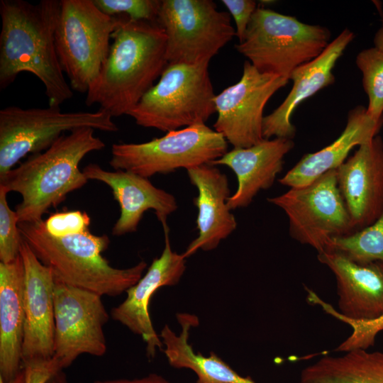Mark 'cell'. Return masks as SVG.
<instances>
[{"instance_id":"22","label":"cell","mask_w":383,"mask_h":383,"mask_svg":"<svg viewBox=\"0 0 383 383\" xmlns=\"http://www.w3.org/2000/svg\"><path fill=\"white\" fill-rule=\"evenodd\" d=\"M383 118L376 121L358 105L348 114L346 126L340 135L323 149L304 155L279 182L289 188L305 186L324 173L337 169L348 158L353 148L371 141L378 135Z\"/></svg>"},{"instance_id":"23","label":"cell","mask_w":383,"mask_h":383,"mask_svg":"<svg viewBox=\"0 0 383 383\" xmlns=\"http://www.w3.org/2000/svg\"><path fill=\"white\" fill-rule=\"evenodd\" d=\"M24 266L21 255L0 262V379L8 382L22 369L25 311Z\"/></svg>"},{"instance_id":"1","label":"cell","mask_w":383,"mask_h":383,"mask_svg":"<svg viewBox=\"0 0 383 383\" xmlns=\"http://www.w3.org/2000/svg\"><path fill=\"white\" fill-rule=\"evenodd\" d=\"M60 0H1L0 89L18 74H34L44 85L50 106H60L73 96L57 56L55 33Z\"/></svg>"},{"instance_id":"35","label":"cell","mask_w":383,"mask_h":383,"mask_svg":"<svg viewBox=\"0 0 383 383\" xmlns=\"http://www.w3.org/2000/svg\"><path fill=\"white\" fill-rule=\"evenodd\" d=\"M46 383H69L66 374L63 370L53 374Z\"/></svg>"},{"instance_id":"10","label":"cell","mask_w":383,"mask_h":383,"mask_svg":"<svg viewBox=\"0 0 383 383\" xmlns=\"http://www.w3.org/2000/svg\"><path fill=\"white\" fill-rule=\"evenodd\" d=\"M157 23L166 35L167 64L209 63L235 35L230 14L211 0H161Z\"/></svg>"},{"instance_id":"34","label":"cell","mask_w":383,"mask_h":383,"mask_svg":"<svg viewBox=\"0 0 383 383\" xmlns=\"http://www.w3.org/2000/svg\"><path fill=\"white\" fill-rule=\"evenodd\" d=\"M94 383H171L157 373H149L141 377L99 379Z\"/></svg>"},{"instance_id":"4","label":"cell","mask_w":383,"mask_h":383,"mask_svg":"<svg viewBox=\"0 0 383 383\" xmlns=\"http://www.w3.org/2000/svg\"><path fill=\"white\" fill-rule=\"evenodd\" d=\"M22 238L39 260L51 268L55 277L69 285L99 295L116 296L126 292L143 277L148 264L141 260L128 268H116L101 253L110 240L89 230L62 238L50 235L44 221L18 223Z\"/></svg>"},{"instance_id":"37","label":"cell","mask_w":383,"mask_h":383,"mask_svg":"<svg viewBox=\"0 0 383 383\" xmlns=\"http://www.w3.org/2000/svg\"><path fill=\"white\" fill-rule=\"evenodd\" d=\"M0 383H26V374L24 369L22 367L18 374L8 382H4L0 379Z\"/></svg>"},{"instance_id":"9","label":"cell","mask_w":383,"mask_h":383,"mask_svg":"<svg viewBox=\"0 0 383 383\" xmlns=\"http://www.w3.org/2000/svg\"><path fill=\"white\" fill-rule=\"evenodd\" d=\"M228 150L225 138L206 123L172 131L160 138L141 143L113 144L109 165L149 178L211 164Z\"/></svg>"},{"instance_id":"17","label":"cell","mask_w":383,"mask_h":383,"mask_svg":"<svg viewBox=\"0 0 383 383\" xmlns=\"http://www.w3.org/2000/svg\"><path fill=\"white\" fill-rule=\"evenodd\" d=\"M87 179L108 185L120 206V216L112 228V235L121 236L137 231L144 213L152 209L163 228L167 217L175 211L177 204L170 193L156 187L148 178L126 170L108 171L90 163L82 170Z\"/></svg>"},{"instance_id":"7","label":"cell","mask_w":383,"mask_h":383,"mask_svg":"<svg viewBox=\"0 0 383 383\" xmlns=\"http://www.w3.org/2000/svg\"><path fill=\"white\" fill-rule=\"evenodd\" d=\"M119 21V16L103 13L93 0H60L55 43L72 90L87 94L96 79Z\"/></svg>"},{"instance_id":"36","label":"cell","mask_w":383,"mask_h":383,"mask_svg":"<svg viewBox=\"0 0 383 383\" xmlns=\"http://www.w3.org/2000/svg\"><path fill=\"white\" fill-rule=\"evenodd\" d=\"M374 47L383 51V23L374 35Z\"/></svg>"},{"instance_id":"18","label":"cell","mask_w":383,"mask_h":383,"mask_svg":"<svg viewBox=\"0 0 383 383\" xmlns=\"http://www.w3.org/2000/svg\"><path fill=\"white\" fill-rule=\"evenodd\" d=\"M317 258L335 277L340 316L371 321L383 315V263L358 264L329 250L318 253Z\"/></svg>"},{"instance_id":"28","label":"cell","mask_w":383,"mask_h":383,"mask_svg":"<svg viewBox=\"0 0 383 383\" xmlns=\"http://www.w3.org/2000/svg\"><path fill=\"white\" fill-rule=\"evenodd\" d=\"M307 301L313 305H318L324 312L335 318L349 325L352 328L351 334L335 348L337 352H348L356 349L367 350L374 345L376 337L383 331V315L371 321H356L340 316L329 303L323 300L312 289L305 287Z\"/></svg>"},{"instance_id":"11","label":"cell","mask_w":383,"mask_h":383,"mask_svg":"<svg viewBox=\"0 0 383 383\" xmlns=\"http://www.w3.org/2000/svg\"><path fill=\"white\" fill-rule=\"evenodd\" d=\"M267 201L287 215L291 237L318 253L326 250L333 238L355 231L338 186L336 169Z\"/></svg>"},{"instance_id":"12","label":"cell","mask_w":383,"mask_h":383,"mask_svg":"<svg viewBox=\"0 0 383 383\" xmlns=\"http://www.w3.org/2000/svg\"><path fill=\"white\" fill-rule=\"evenodd\" d=\"M54 311L52 358L62 370L82 354L101 357L106 353L104 326L110 316L101 295L55 277Z\"/></svg>"},{"instance_id":"6","label":"cell","mask_w":383,"mask_h":383,"mask_svg":"<svg viewBox=\"0 0 383 383\" xmlns=\"http://www.w3.org/2000/svg\"><path fill=\"white\" fill-rule=\"evenodd\" d=\"M209 65L167 64L128 116L138 126L166 133L205 123L216 112Z\"/></svg>"},{"instance_id":"26","label":"cell","mask_w":383,"mask_h":383,"mask_svg":"<svg viewBox=\"0 0 383 383\" xmlns=\"http://www.w3.org/2000/svg\"><path fill=\"white\" fill-rule=\"evenodd\" d=\"M358 264L383 263V212L370 226L333 238L327 249Z\"/></svg>"},{"instance_id":"33","label":"cell","mask_w":383,"mask_h":383,"mask_svg":"<svg viewBox=\"0 0 383 383\" xmlns=\"http://www.w3.org/2000/svg\"><path fill=\"white\" fill-rule=\"evenodd\" d=\"M22 367L25 371L26 383H46L53 374L62 370L53 358L23 362Z\"/></svg>"},{"instance_id":"8","label":"cell","mask_w":383,"mask_h":383,"mask_svg":"<svg viewBox=\"0 0 383 383\" xmlns=\"http://www.w3.org/2000/svg\"><path fill=\"white\" fill-rule=\"evenodd\" d=\"M91 128L116 132L112 116L95 111H62L60 106L23 109L9 106L0 110V177L28 154L47 150L66 132Z\"/></svg>"},{"instance_id":"29","label":"cell","mask_w":383,"mask_h":383,"mask_svg":"<svg viewBox=\"0 0 383 383\" xmlns=\"http://www.w3.org/2000/svg\"><path fill=\"white\" fill-rule=\"evenodd\" d=\"M9 191L0 184V262L13 261L20 255L22 237L18 229V218L7 201Z\"/></svg>"},{"instance_id":"3","label":"cell","mask_w":383,"mask_h":383,"mask_svg":"<svg viewBox=\"0 0 383 383\" xmlns=\"http://www.w3.org/2000/svg\"><path fill=\"white\" fill-rule=\"evenodd\" d=\"M105 146L93 128H82L63 134L47 150L31 155L1 176L0 184L22 196L16 209L18 223L43 220L51 207L84 187L88 179L79 169L80 162Z\"/></svg>"},{"instance_id":"21","label":"cell","mask_w":383,"mask_h":383,"mask_svg":"<svg viewBox=\"0 0 383 383\" xmlns=\"http://www.w3.org/2000/svg\"><path fill=\"white\" fill-rule=\"evenodd\" d=\"M294 147L293 139L264 138L248 148H233L213 161L212 165L230 167L237 177L238 188L228 199L229 209L247 207L261 190L271 187L283 170L285 155Z\"/></svg>"},{"instance_id":"31","label":"cell","mask_w":383,"mask_h":383,"mask_svg":"<svg viewBox=\"0 0 383 383\" xmlns=\"http://www.w3.org/2000/svg\"><path fill=\"white\" fill-rule=\"evenodd\" d=\"M47 232L55 238L82 233L89 229L90 218L86 212L70 211L51 214L44 221Z\"/></svg>"},{"instance_id":"32","label":"cell","mask_w":383,"mask_h":383,"mask_svg":"<svg viewBox=\"0 0 383 383\" xmlns=\"http://www.w3.org/2000/svg\"><path fill=\"white\" fill-rule=\"evenodd\" d=\"M235 23V35L239 43L245 35L251 18L257 9V3L252 0H222Z\"/></svg>"},{"instance_id":"14","label":"cell","mask_w":383,"mask_h":383,"mask_svg":"<svg viewBox=\"0 0 383 383\" xmlns=\"http://www.w3.org/2000/svg\"><path fill=\"white\" fill-rule=\"evenodd\" d=\"M163 229L165 247L162 254L153 260L145 275L126 292L124 301L111 311L112 319L143 338L150 359L163 350L161 338L154 328L149 313L151 298L160 288L177 284L187 268L183 255L172 250L169 227Z\"/></svg>"},{"instance_id":"16","label":"cell","mask_w":383,"mask_h":383,"mask_svg":"<svg viewBox=\"0 0 383 383\" xmlns=\"http://www.w3.org/2000/svg\"><path fill=\"white\" fill-rule=\"evenodd\" d=\"M336 174L355 231L372 224L383 212L382 137L360 145L336 169Z\"/></svg>"},{"instance_id":"5","label":"cell","mask_w":383,"mask_h":383,"mask_svg":"<svg viewBox=\"0 0 383 383\" xmlns=\"http://www.w3.org/2000/svg\"><path fill=\"white\" fill-rule=\"evenodd\" d=\"M331 36L325 26L257 7L243 41L235 48L259 72L289 81L294 70L322 53Z\"/></svg>"},{"instance_id":"24","label":"cell","mask_w":383,"mask_h":383,"mask_svg":"<svg viewBox=\"0 0 383 383\" xmlns=\"http://www.w3.org/2000/svg\"><path fill=\"white\" fill-rule=\"evenodd\" d=\"M177 319L179 333L166 324L160 333L162 351L172 367L192 370L197 377L196 383H257L250 377L239 374L214 353L204 355L194 350L189 339L191 330L199 324L196 316L179 313Z\"/></svg>"},{"instance_id":"2","label":"cell","mask_w":383,"mask_h":383,"mask_svg":"<svg viewBox=\"0 0 383 383\" xmlns=\"http://www.w3.org/2000/svg\"><path fill=\"white\" fill-rule=\"evenodd\" d=\"M119 16L109 55L85 100L112 117L128 115L167 65L166 35L157 22Z\"/></svg>"},{"instance_id":"15","label":"cell","mask_w":383,"mask_h":383,"mask_svg":"<svg viewBox=\"0 0 383 383\" xmlns=\"http://www.w3.org/2000/svg\"><path fill=\"white\" fill-rule=\"evenodd\" d=\"M20 255L24 266L22 364L31 360H50L54 354L55 276L51 268L39 260L23 239Z\"/></svg>"},{"instance_id":"27","label":"cell","mask_w":383,"mask_h":383,"mask_svg":"<svg viewBox=\"0 0 383 383\" xmlns=\"http://www.w3.org/2000/svg\"><path fill=\"white\" fill-rule=\"evenodd\" d=\"M355 63L368 97L367 113L379 121L383 118V51L374 46L364 49L357 55Z\"/></svg>"},{"instance_id":"13","label":"cell","mask_w":383,"mask_h":383,"mask_svg":"<svg viewBox=\"0 0 383 383\" xmlns=\"http://www.w3.org/2000/svg\"><path fill=\"white\" fill-rule=\"evenodd\" d=\"M288 80L259 72L248 60L235 84L215 96L217 118L214 130L233 148H248L260 141L262 135L264 109L270 99Z\"/></svg>"},{"instance_id":"19","label":"cell","mask_w":383,"mask_h":383,"mask_svg":"<svg viewBox=\"0 0 383 383\" xmlns=\"http://www.w3.org/2000/svg\"><path fill=\"white\" fill-rule=\"evenodd\" d=\"M354 38V33L345 28L320 55L293 71L290 77L293 82L291 91L284 101L264 118L265 139L294 138L296 128L291 121L293 113L304 101L335 82L333 69Z\"/></svg>"},{"instance_id":"30","label":"cell","mask_w":383,"mask_h":383,"mask_svg":"<svg viewBox=\"0 0 383 383\" xmlns=\"http://www.w3.org/2000/svg\"><path fill=\"white\" fill-rule=\"evenodd\" d=\"M104 13L125 15L133 21L157 22L161 0H93Z\"/></svg>"},{"instance_id":"20","label":"cell","mask_w":383,"mask_h":383,"mask_svg":"<svg viewBox=\"0 0 383 383\" xmlns=\"http://www.w3.org/2000/svg\"><path fill=\"white\" fill-rule=\"evenodd\" d=\"M192 185L198 190L194 204L198 209V236L182 253L187 258L199 250L216 249L237 228V221L227 202L230 196L226 174L211 164L187 170Z\"/></svg>"},{"instance_id":"38","label":"cell","mask_w":383,"mask_h":383,"mask_svg":"<svg viewBox=\"0 0 383 383\" xmlns=\"http://www.w3.org/2000/svg\"><path fill=\"white\" fill-rule=\"evenodd\" d=\"M382 23H383V18L382 19Z\"/></svg>"},{"instance_id":"25","label":"cell","mask_w":383,"mask_h":383,"mask_svg":"<svg viewBox=\"0 0 383 383\" xmlns=\"http://www.w3.org/2000/svg\"><path fill=\"white\" fill-rule=\"evenodd\" d=\"M300 383H383V351L323 356L301 371Z\"/></svg>"}]
</instances>
